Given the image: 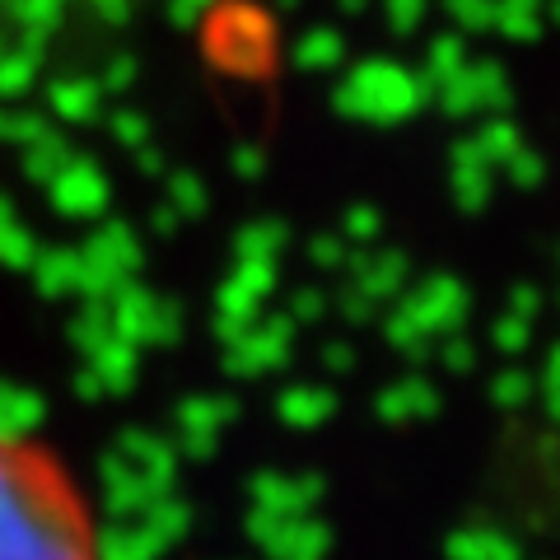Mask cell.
<instances>
[{
	"label": "cell",
	"instance_id": "cell-1",
	"mask_svg": "<svg viewBox=\"0 0 560 560\" xmlns=\"http://www.w3.org/2000/svg\"><path fill=\"white\" fill-rule=\"evenodd\" d=\"M0 560H108L98 514L57 448L0 425Z\"/></svg>",
	"mask_w": 560,
	"mask_h": 560
}]
</instances>
